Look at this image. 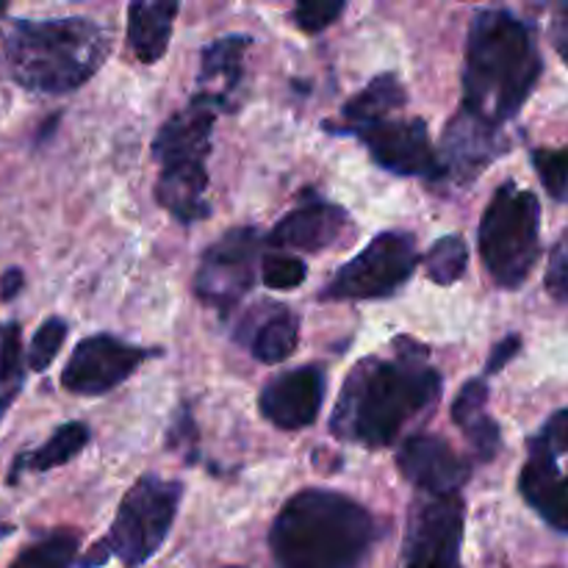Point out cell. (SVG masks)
<instances>
[{
	"instance_id": "obj_4",
	"label": "cell",
	"mask_w": 568,
	"mask_h": 568,
	"mask_svg": "<svg viewBox=\"0 0 568 568\" xmlns=\"http://www.w3.org/2000/svg\"><path fill=\"white\" fill-rule=\"evenodd\" d=\"M109 44V31L83 17L14 20L0 37V59L6 75L22 89L64 94L100 70Z\"/></svg>"
},
{
	"instance_id": "obj_30",
	"label": "cell",
	"mask_w": 568,
	"mask_h": 568,
	"mask_svg": "<svg viewBox=\"0 0 568 568\" xmlns=\"http://www.w3.org/2000/svg\"><path fill=\"white\" fill-rule=\"evenodd\" d=\"M342 11H344L342 0H338V3H300L297 9L292 11V17L303 31L320 33L325 31V28L331 26Z\"/></svg>"
},
{
	"instance_id": "obj_2",
	"label": "cell",
	"mask_w": 568,
	"mask_h": 568,
	"mask_svg": "<svg viewBox=\"0 0 568 568\" xmlns=\"http://www.w3.org/2000/svg\"><path fill=\"white\" fill-rule=\"evenodd\" d=\"M538 75L541 53L527 22L503 9L480 11L466 44L464 109L499 128L519 114Z\"/></svg>"
},
{
	"instance_id": "obj_20",
	"label": "cell",
	"mask_w": 568,
	"mask_h": 568,
	"mask_svg": "<svg viewBox=\"0 0 568 568\" xmlns=\"http://www.w3.org/2000/svg\"><path fill=\"white\" fill-rule=\"evenodd\" d=\"M175 14L178 3H131V9H128V44L142 64H153L166 53Z\"/></svg>"
},
{
	"instance_id": "obj_25",
	"label": "cell",
	"mask_w": 568,
	"mask_h": 568,
	"mask_svg": "<svg viewBox=\"0 0 568 568\" xmlns=\"http://www.w3.org/2000/svg\"><path fill=\"white\" fill-rule=\"evenodd\" d=\"M22 381L26 377H22L20 325L9 322V325H0V419L20 394Z\"/></svg>"
},
{
	"instance_id": "obj_24",
	"label": "cell",
	"mask_w": 568,
	"mask_h": 568,
	"mask_svg": "<svg viewBox=\"0 0 568 568\" xmlns=\"http://www.w3.org/2000/svg\"><path fill=\"white\" fill-rule=\"evenodd\" d=\"M81 536L75 530H53L22 549L20 558L9 568H70L75 564Z\"/></svg>"
},
{
	"instance_id": "obj_8",
	"label": "cell",
	"mask_w": 568,
	"mask_h": 568,
	"mask_svg": "<svg viewBox=\"0 0 568 568\" xmlns=\"http://www.w3.org/2000/svg\"><path fill=\"white\" fill-rule=\"evenodd\" d=\"M419 264L414 236L399 231L381 233L366 244L364 253L336 272L325 288L331 300H375L397 292Z\"/></svg>"
},
{
	"instance_id": "obj_3",
	"label": "cell",
	"mask_w": 568,
	"mask_h": 568,
	"mask_svg": "<svg viewBox=\"0 0 568 568\" xmlns=\"http://www.w3.org/2000/svg\"><path fill=\"white\" fill-rule=\"evenodd\" d=\"M375 538V519L364 505L325 488H305L277 514L270 549L277 568H358Z\"/></svg>"
},
{
	"instance_id": "obj_16",
	"label": "cell",
	"mask_w": 568,
	"mask_h": 568,
	"mask_svg": "<svg viewBox=\"0 0 568 568\" xmlns=\"http://www.w3.org/2000/svg\"><path fill=\"white\" fill-rule=\"evenodd\" d=\"M503 150L499 142V128L488 125V122L477 120L466 109L449 122L447 133H444L442 144V178H453V181H471L477 172L486 164L497 159Z\"/></svg>"
},
{
	"instance_id": "obj_34",
	"label": "cell",
	"mask_w": 568,
	"mask_h": 568,
	"mask_svg": "<svg viewBox=\"0 0 568 568\" xmlns=\"http://www.w3.org/2000/svg\"><path fill=\"white\" fill-rule=\"evenodd\" d=\"M22 286V272L9 270L3 277H0V300H14L17 292Z\"/></svg>"
},
{
	"instance_id": "obj_31",
	"label": "cell",
	"mask_w": 568,
	"mask_h": 568,
	"mask_svg": "<svg viewBox=\"0 0 568 568\" xmlns=\"http://www.w3.org/2000/svg\"><path fill=\"white\" fill-rule=\"evenodd\" d=\"M549 292L558 294L560 300H568V253L566 247H560L558 253H555L552 258V266H549Z\"/></svg>"
},
{
	"instance_id": "obj_23",
	"label": "cell",
	"mask_w": 568,
	"mask_h": 568,
	"mask_svg": "<svg viewBox=\"0 0 568 568\" xmlns=\"http://www.w3.org/2000/svg\"><path fill=\"white\" fill-rule=\"evenodd\" d=\"M300 344V320L288 308H277L253 336V355L261 364H283Z\"/></svg>"
},
{
	"instance_id": "obj_32",
	"label": "cell",
	"mask_w": 568,
	"mask_h": 568,
	"mask_svg": "<svg viewBox=\"0 0 568 568\" xmlns=\"http://www.w3.org/2000/svg\"><path fill=\"white\" fill-rule=\"evenodd\" d=\"M521 347V338L519 336H508L503 338V342L494 347L491 358H488V366H486V375H497L499 369H503L505 364H510V361L516 358V353H519Z\"/></svg>"
},
{
	"instance_id": "obj_12",
	"label": "cell",
	"mask_w": 568,
	"mask_h": 568,
	"mask_svg": "<svg viewBox=\"0 0 568 568\" xmlns=\"http://www.w3.org/2000/svg\"><path fill=\"white\" fill-rule=\"evenodd\" d=\"M355 136L369 148L383 170L408 178H442V164L433 153L427 125L422 120H383Z\"/></svg>"
},
{
	"instance_id": "obj_11",
	"label": "cell",
	"mask_w": 568,
	"mask_h": 568,
	"mask_svg": "<svg viewBox=\"0 0 568 568\" xmlns=\"http://www.w3.org/2000/svg\"><path fill=\"white\" fill-rule=\"evenodd\" d=\"M148 358L150 349L133 347L109 333H98V336L83 338L72 349L70 361L61 372V386L72 394H83V397H100L125 383Z\"/></svg>"
},
{
	"instance_id": "obj_9",
	"label": "cell",
	"mask_w": 568,
	"mask_h": 568,
	"mask_svg": "<svg viewBox=\"0 0 568 568\" xmlns=\"http://www.w3.org/2000/svg\"><path fill=\"white\" fill-rule=\"evenodd\" d=\"M261 236L253 227L227 231L205 250L194 277V294L216 311H231L250 292L258 261Z\"/></svg>"
},
{
	"instance_id": "obj_10",
	"label": "cell",
	"mask_w": 568,
	"mask_h": 568,
	"mask_svg": "<svg viewBox=\"0 0 568 568\" xmlns=\"http://www.w3.org/2000/svg\"><path fill=\"white\" fill-rule=\"evenodd\" d=\"M464 544V499L427 497L410 514L408 538H405V568H464L460 566Z\"/></svg>"
},
{
	"instance_id": "obj_21",
	"label": "cell",
	"mask_w": 568,
	"mask_h": 568,
	"mask_svg": "<svg viewBox=\"0 0 568 568\" xmlns=\"http://www.w3.org/2000/svg\"><path fill=\"white\" fill-rule=\"evenodd\" d=\"M408 103V94H405L403 81L392 72L386 75H377L375 81H369V87L361 94H355L347 105H344V128L349 133H358L364 128L375 125V122L392 120L394 111H399Z\"/></svg>"
},
{
	"instance_id": "obj_5",
	"label": "cell",
	"mask_w": 568,
	"mask_h": 568,
	"mask_svg": "<svg viewBox=\"0 0 568 568\" xmlns=\"http://www.w3.org/2000/svg\"><path fill=\"white\" fill-rule=\"evenodd\" d=\"M214 122L216 111L194 98L161 125L153 142V159L161 164L155 197L183 225L209 216L203 194L209 186L205 159L211 153Z\"/></svg>"
},
{
	"instance_id": "obj_14",
	"label": "cell",
	"mask_w": 568,
	"mask_h": 568,
	"mask_svg": "<svg viewBox=\"0 0 568 568\" xmlns=\"http://www.w3.org/2000/svg\"><path fill=\"white\" fill-rule=\"evenodd\" d=\"M325 399V372L320 366H300L272 377L261 392V414L281 430L314 425Z\"/></svg>"
},
{
	"instance_id": "obj_7",
	"label": "cell",
	"mask_w": 568,
	"mask_h": 568,
	"mask_svg": "<svg viewBox=\"0 0 568 568\" xmlns=\"http://www.w3.org/2000/svg\"><path fill=\"white\" fill-rule=\"evenodd\" d=\"M181 483L164 480L159 475H144L122 497L109 538L100 547L114 555L122 566L139 568L148 564L172 530V521L181 505Z\"/></svg>"
},
{
	"instance_id": "obj_22",
	"label": "cell",
	"mask_w": 568,
	"mask_h": 568,
	"mask_svg": "<svg viewBox=\"0 0 568 568\" xmlns=\"http://www.w3.org/2000/svg\"><path fill=\"white\" fill-rule=\"evenodd\" d=\"M87 444H89V427L83 425V422H67V425H61L59 430L42 444V447L33 449V453L20 455V458L14 460V469H11L9 480L14 483L22 471H48V469H55V466L70 464L75 455L83 453Z\"/></svg>"
},
{
	"instance_id": "obj_18",
	"label": "cell",
	"mask_w": 568,
	"mask_h": 568,
	"mask_svg": "<svg viewBox=\"0 0 568 568\" xmlns=\"http://www.w3.org/2000/svg\"><path fill=\"white\" fill-rule=\"evenodd\" d=\"M521 497L536 508V514L555 530L568 532V475L558 464L530 455L519 477Z\"/></svg>"
},
{
	"instance_id": "obj_26",
	"label": "cell",
	"mask_w": 568,
	"mask_h": 568,
	"mask_svg": "<svg viewBox=\"0 0 568 568\" xmlns=\"http://www.w3.org/2000/svg\"><path fill=\"white\" fill-rule=\"evenodd\" d=\"M466 261H469V250L466 242L458 236H444L427 250L425 255V270L427 277L438 286H453L464 277Z\"/></svg>"
},
{
	"instance_id": "obj_33",
	"label": "cell",
	"mask_w": 568,
	"mask_h": 568,
	"mask_svg": "<svg viewBox=\"0 0 568 568\" xmlns=\"http://www.w3.org/2000/svg\"><path fill=\"white\" fill-rule=\"evenodd\" d=\"M552 42H555V50L560 53V59L568 64V3L560 6L558 9V17H555L552 22Z\"/></svg>"
},
{
	"instance_id": "obj_36",
	"label": "cell",
	"mask_w": 568,
	"mask_h": 568,
	"mask_svg": "<svg viewBox=\"0 0 568 568\" xmlns=\"http://www.w3.org/2000/svg\"><path fill=\"white\" fill-rule=\"evenodd\" d=\"M3 11H6V3H0V14H3Z\"/></svg>"
},
{
	"instance_id": "obj_1",
	"label": "cell",
	"mask_w": 568,
	"mask_h": 568,
	"mask_svg": "<svg viewBox=\"0 0 568 568\" xmlns=\"http://www.w3.org/2000/svg\"><path fill=\"white\" fill-rule=\"evenodd\" d=\"M394 347L397 361L366 358L349 372L331 422L338 438L369 449L388 447L405 422L438 399L444 381L427 364V349L410 338H399Z\"/></svg>"
},
{
	"instance_id": "obj_15",
	"label": "cell",
	"mask_w": 568,
	"mask_h": 568,
	"mask_svg": "<svg viewBox=\"0 0 568 568\" xmlns=\"http://www.w3.org/2000/svg\"><path fill=\"white\" fill-rule=\"evenodd\" d=\"M349 233H355V227L342 205L314 200V203L300 205L292 214L283 216L275 231L270 233V242L275 247L320 253V250L342 244Z\"/></svg>"
},
{
	"instance_id": "obj_17",
	"label": "cell",
	"mask_w": 568,
	"mask_h": 568,
	"mask_svg": "<svg viewBox=\"0 0 568 568\" xmlns=\"http://www.w3.org/2000/svg\"><path fill=\"white\" fill-rule=\"evenodd\" d=\"M247 37H222L203 50L197 75V100L214 111L236 109V92L244 75Z\"/></svg>"
},
{
	"instance_id": "obj_13",
	"label": "cell",
	"mask_w": 568,
	"mask_h": 568,
	"mask_svg": "<svg viewBox=\"0 0 568 568\" xmlns=\"http://www.w3.org/2000/svg\"><path fill=\"white\" fill-rule=\"evenodd\" d=\"M397 466L405 480L427 497H453L471 475L469 464L438 436H410L399 447Z\"/></svg>"
},
{
	"instance_id": "obj_35",
	"label": "cell",
	"mask_w": 568,
	"mask_h": 568,
	"mask_svg": "<svg viewBox=\"0 0 568 568\" xmlns=\"http://www.w3.org/2000/svg\"><path fill=\"white\" fill-rule=\"evenodd\" d=\"M6 532H9V527H6V525H0V538H3Z\"/></svg>"
},
{
	"instance_id": "obj_6",
	"label": "cell",
	"mask_w": 568,
	"mask_h": 568,
	"mask_svg": "<svg viewBox=\"0 0 568 568\" xmlns=\"http://www.w3.org/2000/svg\"><path fill=\"white\" fill-rule=\"evenodd\" d=\"M541 253V205L536 194L505 183L480 222V255L494 281L519 288Z\"/></svg>"
},
{
	"instance_id": "obj_19",
	"label": "cell",
	"mask_w": 568,
	"mask_h": 568,
	"mask_svg": "<svg viewBox=\"0 0 568 568\" xmlns=\"http://www.w3.org/2000/svg\"><path fill=\"white\" fill-rule=\"evenodd\" d=\"M453 419L460 430L466 433V438L471 442V447L477 449L483 460H491L499 453V427L497 422L488 416V383L486 377H477L469 381L460 388L458 399L453 405Z\"/></svg>"
},
{
	"instance_id": "obj_29",
	"label": "cell",
	"mask_w": 568,
	"mask_h": 568,
	"mask_svg": "<svg viewBox=\"0 0 568 568\" xmlns=\"http://www.w3.org/2000/svg\"><path fill=\"white\" fill-rule=\"evenodd\" d=\"M305 264L294 255H266L261 264V275L264 283L275 292H286V288H297L305 281Z\"/></svg>"
},
{
	"instance_id": "obj_27",
	"label": "cell",
	"mask_w": 568,
	"mask_h": 568,
	"mask_svg": "<svg viewBox=\"0 0 568 568\" xmlns=\"http://www.w3.org/2000/svg\"><path fill=\"white\" fill-rule=\"evenodd\" d=\"M532 166L544 189L560 203H568V150H536Z\"/></svg>"
},
{
	"instance_id": "obj_28",
	"label": "cell",
	"mask_w": 568,
	"mask_h": 568,
	"mask_svg": "<svg viewBox=\"0 0 568 568\" xmlns=\"http://www.w3.org/2000/svg\"><path fill=\"white\" fill-rule=\"evenodd\" d=\"M67 338V322L64 320H48L39 325L37 336H33L31 342V349H28V366H31L33 372H44L50 364H53V358L59 355L61 344H64Z\"/></svg>"
}]
</instances>
